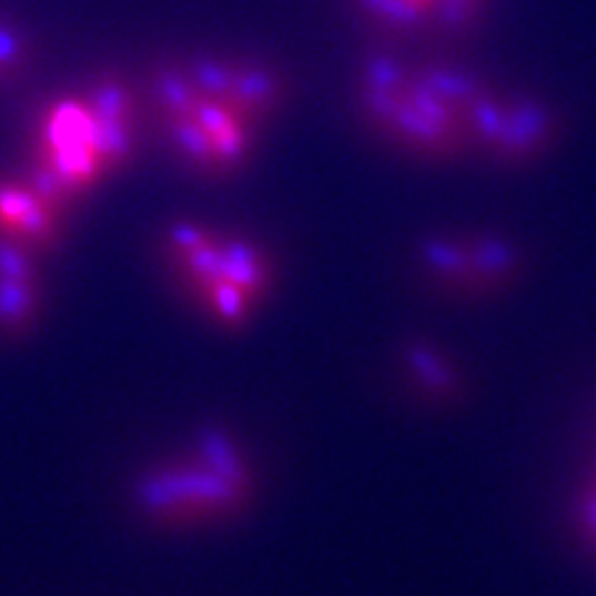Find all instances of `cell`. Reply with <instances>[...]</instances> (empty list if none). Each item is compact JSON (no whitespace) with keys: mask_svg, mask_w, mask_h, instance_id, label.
<instances>
[{"mask_svg":"<svg viewBox=\"0 0 596 596\" xmlns=\"http://www.w3.org/2000/svg\"><path fill=\"white\" fill-rule=\"evenodd\" d=\"M557 138V114L525 92L485 88L473 112V148L487 160L519 164L537 160Z\"/></svg>","mask_w":596,"mask_h":596,"instance_id":"6da1fadb","label":"cell"},{"mask_svg":"<svg viewBox=\"0 0 596 596\" xmlns=\"http://www.w3.org/2000/svg\"><path fill=\"white\" fill-rule=\"evenodd\" d=\"M417 254L427 274L449 289H489L519 264L517 246L497 234H435Z\"/></svg>","mask_w":596,"mask_h":596,"instance_id":"7a4b0ae2","label":"cell"},{"mask_svg":"<svg viewBox=\"0 0 596 596\" xmlns=\"http://www.w3.org/2000/svg\"><path fill=\"white\" fill-rule=\"evenodd\" d=\"M246 495V487H239L204 459L196 467L160 469L142 485V502L164 519L232 515Z\"/></svg>","mask_w":596,"mask_h":596,"instance_id":"3957f363","label":"cell"},{"mask_svg":"<svg viewBox=\"0 0 596 596\" xmlns=\"http://www.w3.org/2000/svg\"><path fill=\"white\" fill-rule=\"evenodd\" d=\"M62 219L23 180H0V232L18 239L36 254L58 249Z\"/></svg>","mask_w":596,"mask_h":596,"instance_id":"277c9868","label":"cell"},{"mask_svg":"<svg viewBox=\"0 0 596 596\" xmlns=\"http://www.w3.org/2000/svg\"><path fill=\"white\" fill-rule=\"evenodd\" d=\"M286 78L264 60H236L234 85L229 92V104L239 118L259 124L274 118L286 102Z\"/></svg>","mask_w":596,"mask_h":596,"instance_id":"5b68a950","label":"cell"},{"mask_svg":"<svg viewBox=\"0 0 596 596\" xmlns=\"http://www.w3.org/2000/svg\"><path fill=\"white\" fill-rule=\"evenodd\" d=\"M219 266H222V281L239 286L246 294L259 301L266 294L271 284V266L261 246L251 239L239 234H216Z\"/></svg>","mask_w":596,"mask_h":596,"instance_id":"8992f818","label":"cell"},{"mask_svg":"<svg viewBox=\"0 0 596 596\" xmlns=\"http://www.w3.org/2000/svg\"><path fill=\"white\" fill-rule=\"evenodd\" d=\"M162 128L174 154L180 156L192 172L204 176H216L212 140H209V134L192 114H184V118H166L162 120Z\"/></svg>","mask_w":596,"mask_h":596,"instance_id":"52a82bcc","label":"cell"},{"mask_svg":"<svg viewBox=\"0 0 596 596\" xmlns=\"http://www.w3.org/2000/svg\"><path fill=\"white\" fill-rule=\"evenodd\" d=\"M82 102L92 120L100 122H138V100L132 88L114 72H102L88 85Z\"/></svg>","mask_w":596,"mask_h":596,"instance_id":"ba28073f","label":"cell"},{"mask_svg":"<svg viewBox=\"0 0 596 596\" xmlns=\"http://www.w3.org/2000/svg\"><path fill=\"white\" fill-rule=\"evenodd\" d=\"M92 150H95L104 176L124 170L138 154V122L92 120Z\"/></svg>","mask_w":596,"mask_h":596,"instance_id":"9c48e42d","label":"cell"},{"mask_svg":"<svg viewBox=\"0 0 596 596\" xmlns=\"http://www.w3.org/2000/svg\"><path fill=\"white\" fill-rule=\"evenodd\" d=\"M152 100L160 118H184L192 114L199 98L184 65H160L152 72Z\"/></svg>","mask_w":596,"mask_h":596,"instance_id":"30bf717a","label":"cell"},{"mask_svg":"<svg viewBox=\"0 0 596 596\" xmlns=\"http://www.w3.org/2000/svg\"><path fill=\"white\" fill-rule=\"evenodd\" d=\"M365 20L388 36H413L427 30V18L407 0H353Z\"/></svg>","mask_w":596,"mask_h":596,"instance_id":"8fae6325","label":"cell"},{"mask_svg":"<svg viewBox=\"0 0 596 596\" xmlns=\"http://www.w3.org/2000/svg\"><path fill=\"white\" fill-rule=\"evenodd\" d=\"M40 289L30 281L0 279V331L20 333L36 321Z\"/></svg>","mask_w":596,"mask_h":596,"instance_id":"7c38bea8","label":"cell"},{"mask_svg":"<svg viewBox=\"0 0 596 596\" xmlns=\"http://www.w3.org/2000/svg\"><path fill=\"white\" fill-rule=\"evenodd\" d=\"M192 85L196 88L199 98L226 102L229 92L234 85L236 60L219 58V55H196L184 65Z\"/></svg>","mask_w":596,"mask_h":596,"instance_id":"4fadbf2b","label":"cell"},{"mask_svg":"<svg viewBox=\"0 0 596 596\" xmlns=\"http://www.w3.org/2000/svg\"><path fill=\"white\" fill-rule=\"evenodd\" d=\"M487 3L489 0H441L431 30L443 38H463L473 33L485 16Z\"/></svg>","mask_w":596,"mask_h":596,"instance_id":"5bb4252c","label":"cell"},{"mask_svg":"<svg viewBox=\"0 0 596 596\" xmlns=\"http://www.w3.org/2000/svg\"><path fill=\"white\" fill-rule=\"evenodd\" d=\"M23 182L30 186V192H33L38 199H43V202L50 209H55L60 216H65L72 209V204L78 202V194L72 192L70 186L62 182V176L52 170L48 162L40 160V156H33Z\"/></svg>","mask_w":596,"mask_h":596,"instance_id":"9a60e30c","label":"cell"},{"mask_svg":"<svg viewBox=\"0 0 596 596\" xmlns=\"http://www.w3.org/2000/svg\"><path fill=\"white\" fill-rule=\"evenodd\" d=\"M202 299L206 303V309L214 313V319L222 321L229 329L244 326V321L251 313V306L256 303L246 294V291L229 284V281H216V284L202 291Z\"/></svg>","mask_w":596,"mask_h":596,"instance_id":"2e32d148","label":"cell"},{"mask_svg":"<svg viewBox=\"0 0 596 596\" xmlns=\"http://www.w3.org/2000/svg\"><path fill=\"white\" fill-rule=\"evenodd\" d=\"M251 130H254V124L246 120H236L234 124H229L226 130L214 134V138H209L214 150L216 176L232 174L244 164L251 150Z\"/></svg>","mask_w":596,"mask_h":596,"instance_id":"e0dca14e","label":"cell"},{"mask_svg":"<svg viewBox=\"0 0 596 596\" xmlns=\"http://www.w3.org/2000/svg\"><path fill=\"white\" fill-rule=\"evenodd\" d=\"M216 236V234H214ZM176 261V269H180V276L186 281V284H192L194 291H206L216 281H222V266H219V249H216V239L212 242L199 246L190 254H184Z\"/></svg>","mask_w":596,"mask_h":596,"instance_id":"ac0fdd59","label":"cell"},{"mask_svg":"<svg viewBox=\"0 0 596 596\" xmlns=\"http://www.w3.org/2000/svg\"><path fill=\"white\" fill-rule=\"evenodd\" d=\"M33 60V48L28 38L0 20V82L18 80Z\"/></svg>","mask_w":596,"mask_h":596,"instance_id":"d6986e66","label":"cell"},{"mask_svg":"<svg viewBox=\"0 0 596 596\" xmlns=\"http://www.w3.org/2000/svg\"><path fill=\"white\" fill-rule=\"evenodd\" d=\"M0 279L30 281V284H38L40 279L36 251L3 232H0Z\"/></svg>","mask_w":596,"mask_h":596,"instance_id":"ffe728a7","label":"cell"},{"mask_svg":"<svg viewBox=\"0 0 596 596\" xmlns=\"http://www.w3.org/2000/svg\"><path fill=\"white\" fill-rule=\"evenodd\" d=\"M214 239V232H209L204 224L196 222H186V219H180V222L170 224L164 234V244L170 249L172 259H180L184 254H190V251L209 244Z\"/></svg>","mask_w":596,"mask_h":596,"instance_id":"44dd1931","label":"cell"},{"mask_svg":"<svg viewBox=\"0 0 596 596\" xmlns=\"http://www.w3.org/2000/svg\"><path fill=\"white\" fill-rule=\"evenodd\" d=\"M407 3H413L421 13L427 18V30H431V23H433V16H435V8L441 0H407Z\"/></svg>","mask_w":596,"mask_h":596,"instance_id":"7402d4cb","label":"cell"},{"mask_svg":"<svg viewBox=\"0 0 596 596\" xmlns=\"http://www.w3.org/2000/svg\"><path fill=\"white\" fill-rule=\"evenodd\" d=\"M587 515H589V522H592L594 529H596V493H594V497L589 502V512H587Z\"/></svg>","mask_w":596,"mask_h":596,"instance_id":"603a6c76","label":"cell"}]
</instances>
